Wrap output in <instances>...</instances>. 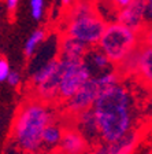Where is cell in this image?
<instances>
[{
    "instance_id": "cell-1",
    "label": "cell",
    "mask_w": 152,
    "mask_h": 154,
    "mask_svg": "<svg viewBox=\"0 0 152 154\" xmlns=\"http://www.w3.org/2000/svg\"><path fill=\"white\" fill-rule=\"evenodd\" d=\"M92 109L103 142H115L133 131L136 121L134 100L130 91L122 84L103 88Z\"/></svg>"
},
{
    "instance_id": "cell-2",
    "label": "cell",
    "mask_w": 152,
    "mask_h": 154,
    "mask_svg": "<svg viewBox=\"0 0 152 154\" xmlns=\"http://www.w3.org/2000/svg\"><path fill=\"white\" fill-rule=\"evenodd\" d=\"M52 122V113L44 100H28L19 109L13 127L15 146L23 153L41 150L43 132Z\"/></svg>"
},
{
    "instance_id": "cell-3",
    "label": "cell",
    "mask_w": 152,
    "mask_h": 154,
    "mask_svg": "<svg viewBox=\"0 0 152 154\" xmlns=\"http://www.w3.org/2000/svg\"><path fill=\"white\" fill-rule=\"evenodd\" d=\"M106 21L97 13L93 2L78 0L70 8L66 22V35L88 45L99 44L106 30Z\"/></svg>"
},
{
    "instance_id": "cell-4",
    "label": "cell",
    "mask_w": 152,
    "mask_h": 154,
    "mask_svg": "<svg viewBox=\"0 0 152 154\" xmlns=\"http://www.w3.org/2000/svg\"><path fill=\"white\" fill-rule=\"evenodd\" d=\"M139 43H141L140 33L115 21L107 23L104 33L99 42V47L112 63H121L139 47Z\"/></svg>"
},
{
    "instance_id": "cell-5",
    "label": "cell",
    "mask_w": 152,
    "mask_h": 154,
    "mask_svg": "<svg viewBox=\"0 0 152 154\" xmlns=\"http://www.w3.org/2000/svg\"><path fill=\"white\" fill-rule=\"evenodd\" d=\"M63 76L59 87V99L66 102L92 77L91 69L85 59L81 61H63Z\"/></svg>"
},
{
    "instance_id": "cell-6",
    "label": "cell",
    "mask_w": 152,
    "mask_h": 154,
    "mask_svg": "<svg viewBox=\"0 0 152 154\" xmlns=\"http://www.w3.org/2000/svg\"><path fill=\"white\" fill-rule=\"evenodd\" d=\"M101 87L99 85L97 79L91 77L70 99L66 100V109L71 114H79L88 109H92L96 102Z\"/></svg>"
},
{
    "instance_id": "cell-7",
    "label": "cell",
    "mask_w": 152,
    "mask_h": 154,
    "mask_svg": "<svg viewBox=\"0 0 152 154\" xmlns=\"http://www.w3.org/2000/svg\"><path fill=\"white\" fill-rule=\"evenodd\" d=\"M147 2L145 0H132L130 4L121 8L117 14V21L126 25L127 28L141 33L147 26Z\"/></svg>"
},
{
    "instance_id": "cell-8",
    "label": "cell",
    "mask_w": 152,
    "mask_h": 154,
    "mask_svg": "<svg viewBox=\"0 0 152 154\" xmlns=\"http://www.w3.org/2000/svg\"><path fill=\"white\" fill-rule=\"evenodd\" d=\"M137 142H139V134L133 129L125 135L124 138L115 142H110V143L104 142V144H101L97 151L99 154H132Z\"/></svg>"
},
{
    "instance_id": "cell-9",
    "label": "cell",
    "mask_w": 152,
    "mask_h": 154,
    "mask_svg": "<svg viewBox=\"0 0 152 154\" xmlns=\"http://www.w3.org/2000/svg\"><path fill=\"white\" fill-rule=\"evenodd\" d=\"M86 147H88V140L78 131V128L64 129L59 150H62L64 154H85Z\"/></svg>"
},
{
    "instance_id": "cell-10",
    "label": "cell",
    "mask_w": 152,
    "mask_h": 154,
    "mask_svg": "<svg viewBox=\"0 0 152 154\" xmlns=\"http://www.w3.org/2000/svg\"><path fill=\"white\" fill-rule=\"evenodd\" d=\"M88 47L84 42L66 35L60 43L59 58L63 61H81L88 54Z\"/></svg>"
},
{
    "instance_id": "cell-11",
    "label": "cell",
    "mask_w": 152,
    "mask_h": 154,
    "mask_svg": "<svg viewBox=\"0 0 152 154\" xmlns=\"http://www.w3.org/2000/svg\"><path fill=\"white\" fill-rule=\"evenodd\" d=\"M136 74L145 85L152 88V45L140 43Z\"/></svg>"
},
{
    "instance_id": "cell-12",
    "label": "cell",
    "mask_w": 152,
    "mask_h": 154,
    "mask_svg": "<svg viewBox=\"0 0 152 154\" xmlns=\"http://www.w3.org/2000/svg\"><path fill=\"white\" fill-rule=\"evenodd\" d=\"M77 116H78V125H77V128L84 135V138H85L86 140L95 143L97 139H101L100 131H99V125H97V120H96L93 109H88Z\"/></svg>"
},
{
    "instance_id": "cell-13",
    "label": "cell",
    "mask_w": 152,
    "mask_h": 154,
    "mask_svg": "<svg viewBox=\"0 0 152 154\" xmlns=\"http://www.w3.org/2000/svg\"><path fill=\"white\" fill-rule=\"evenodd\" d=\"M63 132L64 129H62L59 124L56 122H49L45 127L44 132H43V143L41 149H45L47 151H52L56 147H59L60 140L63 138Z\"/></svg>"
},
{
    "instance_id": "cell-14",
    "label": "cell",
    "mask_w": 152,
    "mask_h": 154,
    "mask_svg": "<svg viewBox=\"0 0 152 154\" xmlns=\"http://www.w3.org/2000/svg\"><path fill=\"white\" fill-rule=\"evenodd\" d=\"M59 66H60V58L59 59H52V61L47 62L45 65H43L34 73V76H33V80H32L33 87H37L41 83H44L45 80H48V79L58 70Z\"/></svg>"
},
{
    "instance_id": "cell-15",
    "label": "cell",
    "mask_w": 152,
    "mask_h": 154,
    "mask_svg": "<svg viewBox=\"0 0 152 154\" xmlns=\"http://www.w3.org/2000/svg\"><path fill=\"white\" fill-rule=\"evenodd\" d=\"M45 38V32L43 29H37L32 35L29 36V38L25 43V54L26 57H32L33 52L36 51V48L40 43H43V40Z\"/></svg>"
},
{
    "instance_id": "cell-16",
    "label": "cell",
    "mask_w": 152,
    "mask_h": 154,
    "mask_svg": "<svg viewBox=\"0 0 152 154\" xmlns=\"http://www.w3.org/2000/svg\"><path fill=\"white\" fill-rule=\"evenodd\" d=\"M85 58H88L89 63L92 65V66L97 67L99 70H101V69H104V67L110 66V63H112L111 62V59L107 57V55L104 54V52L101 51H91L89 52V55L86 54Z\"/></svg>"
},
{
    "instance_id": "cell-17",
    "label": "cell",
    "mask_w": 152,
    "mask_h": 154,
    "mask_svg": "<svg viewBox=\"0 0 152 154\" xmlns=\"http://www.w3.org/2000/svg\"><path fill=\"white\" fill-rule=\"evenodd\" d=\"M97 79V83L99 85L103 88H107V87H111V85H115V84L119 83V76L117 73H112V72H108V73H104L101 76L96 77Z\"/></svg>"
},
{
    "instance_id": "cell-18",
    "label": "cell",
    "mask_w": 152,
    "mask_h": 154,
    "mask_svg": "<svg viewBox=\"0 0 152 154\" xmlns=\"http://www.w3.org/2000/svg\"><path fill=\"white\" fill-rule=\"evenodd\" d=\"M30 13L36 21L41 19L44 14V0H30Z\"/></svg>"
},
{
    "instance_id": "cell-19",
    "label": "cell",
    "mask_w": 152,
    "mask_h": 154,
    "mask_svg": "<svg viewBox=\"0 0 152 154\" xmlns=\"http://www.w3.org/2000/svg\"><path fill=\"white\" fill-rule=\"evenodd\" d=\"M140 42L143 43V44L152 45V22L147 23L144 30L140 33Z\"/></svg>"
},
{
    "instance_id": "cell-20",
    "label": "cell",
    "mask_w": 152,
    "mask_h": 154,
    "mask_svg": "<svg viewBox=\"0 0 152 154\" xmlns=\"http://www.w3.org/2000/svg\"><path fill=\"white\" fill-rule=\"evenodd\" d=\"M10 65L4 58H0V81H6L10 74Z\"/></svg>"
},
{
    "instance_id": "cell-21",
    "label": "cell",
    "mask_w": 152,
    "mask_h": 154,
    "mask_svg": "<svg viewBox=\"0 0 152 154\" xmlns=\"http://www.w3.org/2000/svg\"><path fill=\"white\" fill-rule=\"evenodd\" d=\"M106 2H107V4L114 7L117 11H119L121 8H124V7H126L127 4H130L132 0H106Z\"/></svg>"
},
{
    "instance_id": "cell-22",
    "label": "cell",
    "mask_w": 152,
    "mask_h": 154,
    "mask_svg": "<svg viewBox=\"0 0 152 154\" xmlns=\"http://www.w3.org/2000/svg\"><path fill=\"white\" fill-rule=\"evenodd\" d=\"M7 81H8L10 85L15 87V85H18V84L21 83V76H19V73H16V72H10Z\"/></svg>"
},
{
    "instance_id": "cell-23",
    "label": "cell",
    "mask_w": 152,
    "mask_h": 154,
    "mask_svg": "<svg viewBox=\"0 0 152 154\" xmlns=\"http://www.w3.org/2000/svg\"><path fill=\"white\" fill-rule=\"evenodd\" d=\"M147 2V23L152 22V0H145Z\"/></svg>"
},
{
    "instance_id": "cell-24",
    "label": "cell",
    "mask_w": 152,
    "mask_h": 154,
    "mask_svg": "<svg viewBox=\"0 0 152 154\" xmlns=\"http://www.w3.org/2000/svg\"><path fill=\"white\" fill-rule=\"evenodd\" d=\"M6 4L10 11H13V10H15L16 4H18V0H6Z\"/></svg>"
},
{
    "instance_id": "cell-25",
    "label": "cell",
    "mask_w": 152,
    "mask_h": 154,
    "mask_svg": "<svg viewBox=\"0 0 152 154\" xmlns=\"http://www.w3.org/2000/svg\"><path fill=\"white\" fill-rule=\"evenodd\" d=\"M60 3L66 7H71L74 3H76V0H60Z\"/></svg>"
},
{
    "instance_id": "cell-26",
    "label": "cell",
    "mask_w": 152,
    "mask_h": 154,
    "mask_svg": "<svg viewBox=\"0 0 152 154\" xmlns=\"http://www.w3.org/2000/svg\"><path fill=\"white\" fill-rule=\"evenodd\" d=\"M48 154H64L62 150H52V151H48Z\"/></svg>"
},
{
    "instance_id": "cell-27",
    "label": "cell",
    "mask_w": 152,
    "mask_h": 154,
    "mask_svg": "<svg viewBox=\"0 0 152 154\" xmlns=\"http://www.w3.org/2000/svg\"><path fill=\"white\" fill-rule=\"evenodd\" d=\"M85 154H99L97 150H93V151H89V153H85Z\"/></svg>"
},
{
    "instance_id": "cell-28",
    "label": "cell",
    "mask_w": 152,
    "mask_h": 154,
    "mask_svg": "<svg viewBox=\"0 0 152 154\" xmlns=\"http://www.w3.org/2000/svg\"><path fill=\"white\" fill-rule=\"evenodd\" d=\"M25 154H43V153H40V151H33V153H25Z\"/></svg>"
},
{
    "instance_id": "cell-29",
    "label": "cell",
    "mask_w": 152,
    "mask_h": 154,
    "mask_svg": "<svg viewBox=\"0 0 152 154\" xmlns=\"http://www.w3.org/2000/svg\"><path fill=\"white\" fill-rule=\"evenodd\" d=\"M86 2H93V3H95V2H97V0H86Z\"/></svg>"
}]
</instances>
